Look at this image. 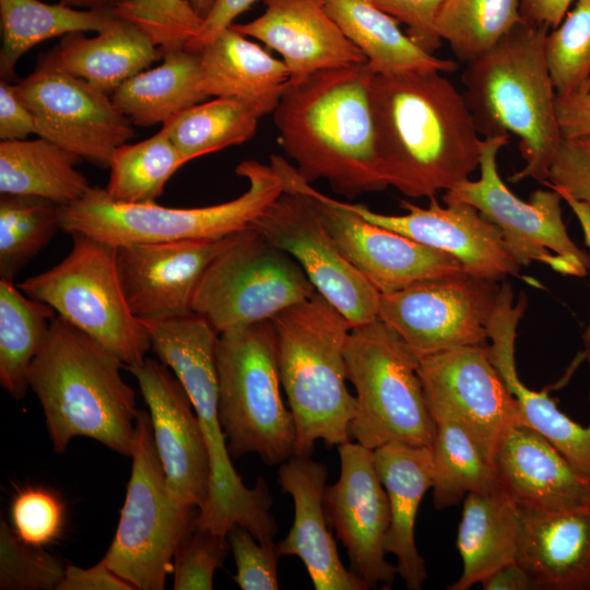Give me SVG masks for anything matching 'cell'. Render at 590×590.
Wrapping results in <instances>:
<instances>
[{"label":"cell","mask_w":590,"mask_h":590,"mask_svg":"<svg viewBox=\"0 0 590 590\" xmlns=\"http://www.w3.org/2000/svg\"><path fill=\"white\" fill-rule=\"evenodd\" d=\"M481 586L484 590H534L530 576L517 560L494 571Z\"/></svg>","instance_id":"cell-55"},{"label":"cell","mask_w":590,"mask_h":590,"mask_svg":"<svg viewBox=\"0 0 590 590\" xmlns=\"http://www.w3.org/2000/svg\"><path fill=\"white\" fill-rule=\"evenodd\" d=\"M126 0H59V2L67 5L84 9V10H99L111 11Z\"/></svg>","instance_id":"cell-57"},{"label":"cell","mask_w":590,"mask_h":590,"mask_svg":"<svg viewBox=\"0 0 590 590\" xmlns=\"http://www.w3.org/2000/svg\"><path fill=\"white\" fill-rule=\"evenodd\" d=\"M235 172L247 180V190L227 202L200 208L120 203L104 188L91 187L80 200L60 206V227L70 235L81 233L116 247L221 239L251 226L284 190L271 165L247 160Z\"/></svg>","instance_id":"cell-7"},{"label":"cell","mask_w":590,"mask_h":590,"mask_svg":"<svg viewBox=\"0 0 590 590\" xmlns=\"http://www.w3.org/2000/svg\"><path fill=\"white\" fill-rule=\"evenodd\" d=\"M60 228V205L31 196L1 194L0 280L13 282Z\"/></svg>","instance_id":"cell-41"},{"label":"cell","mask_w":590,"mask_h":590,"mask_svg":"<svg viewBox=\"0 0 590 590\" xmlns=\"http://www.w3.org/2000/svg\"><path fill=\"white\" fill-rule=\"evenodd\" d=\"M200 82V55L185 48L164 54L160 66L123 82L111 99L133 126L163 125L182 110L208 101Z\"/></svg>","instance_id":"cell-33"},{"label":"cell","mask_w":590,"mask_h":590,"mask_svg":"<svg viewBox=\"0 0 590 590\" xmlns=\"http://www.w3.org/2000/svg\"><path fill=\"white\" fill-rule=\"evenodd\" d=\"M231 551L227 535L198 527L179 541L173 557L175 590H211L214 574Z\"/></svg>","instance_id":"cell-45"},{"label":"cell","mask_w":590,"mask_h":590,"mask_svg":"<svg viewBox=\"0 0 590 590\" xmlns=\"http://www.w3.org/2000/svg\"><path fill=\"white\" fill-rule=\"evenodd\" d=\"M283 186L280 197L251 226L302 267L316 291L352 328L377 319L381 294L345 258L316 201L295 187Z\"/></svg>","instance_id":"cell-15"},{"label":"cell","mask_w":590,"mask_h":590,"mask_svg":"<svg viewBox=\"0 0 590 590\" xmlns=\"http://www.w3.org/2000/svg\"><path fill=\"white\" fill-rule=\"evenodd\" d=\"M522 21L520 0H444L435 30L468 63L491 50Z\"/></svg>","instance_id":"cell-40"},{"label":"cell","mask_w":590,"mask_h":590,"mask_svg":"<svg viewBox=\"0 0 590 590\" xmlns=\"http://www.w3.org/2000/svg\"><path fill=\"white\" fill-rule=\"evenodd\" d=\"M544 185L590 203V134L563 138Z\"/></svg>","instance_id":"cell-48"},{"label":"cell","mask_w":590,"mask_h":590,"mask_svg":"<svg viewBox=\"0 0 590 590\" xmlns=\"http://www.w3.org/2000/svg\"><path fill=\"white\" fill-rule=\"evenodd\" d=\"M38 134V123L33 111L17 96L14 83H0V139L25 140Z\"/></svg>","instance_id":"cell-50"},{"label":"cell","mask_w":590,"mask_h":590,"mask_svg":"<svg viewBox=\"0 0 590 590\" xmlns=\"http://www.w3.org/2000/svg\"><path fill=\"white\" fill-rule=\"evenodd\" d=\"M371 108L381 175L410 198L470 179L483 139L464 96L438 71L375 74Z\"/></svg>","instance_id":"cell-1"},{"label":"cell","mask_w":590,"mask_h":590,"mask_svg":"<svg viewBox=\"0 0 590 590\" xmlns=\"http://www.w3.org/2000/svg\"><path fill=\"white\" fill-rule=\"evenodd\" d=\"M344 358L355 389L350 437L371 450L389 442L432 445L436 424L418 374V357L379 318L351 329Z\"/></svg>","instance_id":"cell-9"},{"label":"cell","mask_w":590,"mask_h":590,"mask_svg":"<svg viewBox=\"0 0 590 590\" xmlns=\"http://www.w3.org/2000/svg\"><path fill=\"white\" fill-rule=\"evenodd\" d=\"M235 234L212 240L118 246L117 268L131 312L139 320L194 312L193 297L205 270Z\"/></svg>","instance_id":"cell-22"},{"label":"cell","mask_w":590,"mask_h":590,"mask_svg":"<svg viewBox=\"0 0 590 590\" xmlns=\"http://www.w3.org/2000/svg\"><path fill=\"white\" fill-rule=\"evenodd\" d=\"M548 28L518 23L491 50L467 63L462 93L479 133L519 139L524 166L510 177L544 184L563 137L544 42Z\"/></svg>","instance_id":"cell-4"},{"label":"cell","mask_w":590,"mask_h":590,"mask_svg":"<svg viewBox=\"0 0 590 590\" xmlns=\"http://www.w3.org/2000/svg\"><path fill=\"white\" fill-rule=\"evenodd\" d=\"M518 534L519 507L504 488L469 493L456 542L462 573L447 589L468 590L517 560Z\"/></svg>","instance_id":"cell-30"},{"label":"cell","mask_w":590,"mask_h":590,"mask_svg":"<svg viewBox=\"0 0 590 590\" xmlns=\"http://www.w3.org/2000/svg\"><path fill=\"white\" fill-rule=\"evenodd\" d=\"M76 154L43 138L0 142V193L31 196L60 206L83 198L91 186Z\"/></svg>","instance_id":"cell-34"},{"label":"cell","mask_w":590,"mask_h":590,"mask_svg":"<svg viewBox=\"0 0 590 590\" xmlns=\"http://www.w3.org/2000/svg\"><path fill=\"white\" fill-rule=\"evenodd\" d=\"M113 13L134 25L163 55L187 48L203 23L189 0H126Z\"/></svg>","instance_id":"cell-43"},{"label":"cell","mask_w":590,"mask_h":590,"mask_svg":"<svg viewBox=\"0 0 590 590\" xmlns=\"http://www.w3.org/2000/svg\"><path fill=\"white\" fill-rule=\"evenodd\" d=\"M556 117L563 138L590 134V81L555 98Z\"/></svg>","instance_id":"cell-51"},{"label":"cell","mask_w":590,"mask_h":590,"mask_svg":"<svg viewBox=\"0 0 590 590\" xmlns=\"http://www.w3.org/2000/svg\"><path fill=\"white\" fill-rule=\"evenodd\" d=\"M14 87L37 119L38 138L96 166L108 168L115 150L134 134L110 95L63 70L50 51Z\"/></svg>","instance_id":"cell-14"},{"label":"cell","mask_w":590,"mask_h":590,"mask_svg":"<svg viewBox=\"0 0 590 590\" xmlns=\"http://www.w3.org/2000/svg\"><path fill=\"white\" fill-rule=\"evenodd\" d=\"M508 142V135L484 138L480 178L464 180L446 191L444 202H465L476 208L499 228L521 266L540 262L564 275H586L590 256L569 237L558 192L538 189L523 201L504 184L497 156Z\"/></svg>","instance_id":"cell-13"},{"label":"cell","mask_w":590,"mask_h":590,"mask_svg":"<svg viewBox=\"0 0 590 590\" xmlns=\"http://www.w3.org/2000/svg\"><path fill=\"white\" fill-rule=\"evenodd\" d=\"M116 20L111 11L84 10L39 0H0V75L12 81L17 61L34 46L76 32L99 33Z\"/></svg>","instance_id":"cell-35"},{"label":"cell","mask_w":590,"mask_h":590,"mask_svg":"<svg viewBox=\"0 0 590 590\" xmlns=\"http://www.w3.org/2000/svg\"><path fill=\"white\" fill-rule=\"evenodd\" d=\"M518 507L517 562L534 590H590V504L564 511Z\"/></svg>","instance_id":"cell-27"},{"label":"cell","mask_w":590,"mask_h":590,"mask_svg":"<svg viewBox=\"0 0 590 590\" xmlns=\"http://www.w3.org/2000/svg\"><path fill=\"white\" fill-rule=\"evenodd\" d=\"M126 368L137 379L149 408L155 447L170 493L178 502L201 510L210 489V456L186 389L161 361L145 358Z\"/></svg>","instance_id":"cell-20"},{"label":"cell","mask_w":590,"mask_h":590,"mask_svg":"<svg viewBox=\"0 0 590 590\" xmlns=\"http://www.w3.org/2000/svg\"><path fill=\"white\" fill-rule=\"evenodd\" d=\"M575 0H520L523 21L548 30L560 24Z\"/></svg>","instance_id":"cell-54"},{"label":"cell","mask_w":590,"mask_h":590,"mask_svg":"<svg viewBox=\"0 0 590 590\" xmlns=\"http://www.w3.org/2000/svg\"><path fill=\"white\" fill-rule=\"evenodd\" d=\"M338 450L340 476L326 486L323 496L327 522L347 552L349 569L367 589H390L397 574L385 550L390 506L374 450L350 440Z\"/></svg>","instance_id":"cell-19"},{"label":"cell","mask_w":590,"mask_h":590,"mask_svg":"<svg viewBox=\"0 0 590 590\" xmlns=\"http://www.w3.org/2000/svg\"><path fill=\"white\" fill-rule=\"evenodd\" d=\"M374 462L390 506L386 553L396 557L397 574L406 588L421 590L428 574L415 545L414 527L420 504L433 486L432 448L389 442L374 450Z\"/></svg>","instance_id":"cell-28"},{"label":"cell","mask_w":590,"mask_h":590,"mask_svg":"<svg viewBox=\"0 0 590 590\" xmlns=\"http://www.w3.org/2000/svg\"><path fill=\"white\" fill-rule=\"evenodd\" d=\"M259 0H215L212 9L203 19L198 35L187 49L198 51L203 45L229 27L234 21Z\"/></svg>","instance_id":"cell-53"},{"label":"cell","mask_w":590,"mask_h":590,"mask_svg":"<svg viewBox=\"0 0 590 590\" xmlns=\"http://www.w3.org/2000/svg\"><path fill=\"white\" fill-rule=\"evenodd\" d=\"M436 435L432 445L433 503L436 509L459 505L469 493L498 486L493 465L464 427L445 414L432 415Z\"/></svg>","instance_id":"cell-37"},{"label":"cell","mask_w":590,"mask_h":590,"mask_svg":"<svg viewBox=\"0 0 590 590\" xmlns=\"http://www.w3.org/2000/svg\"><path fill=\"white\" fill-rule=\"evenodd\" d=\"M197 12L204 19L212 9L215 0H189Z\"/></svg>","instance_id":"cell-58"},{"label":"cell","mask_w":590,"mask_h":590,"mask_svg":"<svg viewBox=\"0 0 590 590\" xmlns=\"http://www.w3.org/2000/svg\"><path fill=\"white\" fill-rule=\"evenodd\" d=\"M346 205L370 223L400 233L422 245L447 253L467 274L494 281L518 276L521 264L509 250L499 228L465 202L445 203L435 197L427 208L401 200L402 215L375 212L364 204Z\"/></svg>","instance_id":"cell-21"},{"label":"cell","mask_w":590,"mask_h":590,"mask_svg":"<svg viewBox=\"0 0 590 590\" xmlns=\"http://www.w3.org/2000/svg\"><path fill=\"white\" fill-rule=\"evenodd\" d=\"M186 163L172 140L160 130L141 142L125 143L115 150L104 189L116 202H156L168 179Z\"/></svg>","instance_id":"cell-39"},{"label":"cell","mask_w":590,"mask_h":590,"mask_svg":"<svg viewBox=\"0 0 590 590\" xmlns=\"http://www.w3.org/2000/svg\"><path fill=\"white\" fill-rule=\"evenodd\" d=\"M270 165L283 184L302 190L316 201L326 228L345 258L381 295L422 282L467 274L449 255L370 223L345 202L319 192L282 156L272 155Z\"/></svg>","instance_id":"cell-16"},{"label":"cell","mask_w":590,"mask_h":590,"mask_svg":"<svg viewBox=\"0 0 590 590\" xmlns=\"http://www.w3.org/2000/svg\"><path fill=\"white\" fill-rule=\"evenodd\" d=\"M418 374L430 414H445L460 423L492 465L508 429L527 425L491 361L487 344L420 357Z\"/></svg>","instance_id":"cell-18"},{"label":"cell","mask_w":590,"mask_h":590,"mask_svg":"<svg viewBox=\"0 0 590 590\" xmlns=\"http://www.w3.org/2000/svg\"><path fill=\"white\" fill-rule=\"evenodd\" d=\"M271 322L280 380L296 428L295 455L310 456L319 439L328 446L349 441L356 406L346 387L350 322L318 292Z\"/></svg>","instance_id":"cell-6"},{"label":"cell","mask_w":590,"mask_h":590,"mask_svg":"<svg viewBox=\"0 0 590 590\" xmlns=\"http://www.w3.org/2000/svg\"><path fill=\"white\" fill-rule=\"evenodd\" d=\"M327 477V467L310 456L294 455L280 465L278 481L293 498L294 521L278 553L297 556L316 590H367L342 564L330 533L323 506Z\"/></svg>","instance_id":"cell-25"},{"label":"cell","mask_w":590,"mask_h":590,"mask_svg":"<svg viewBox=\"0 0 590 590\" xmlns=\"http://www.w3.org/2000/svg\"><path fill=\"white\" fill-rule=\"evenodd\" d=\"M237 573L234 580L243 590H278L276 545L262 544L245 527L236 523L227 532Z\"/></svg>","instance_id":"cell-47"},{"label":"cell","mask_w":590,"mask_h":590,"mask_svg":"<svg viewBox=\"0 0 590 590\" xmlns=\"http://www.w3.org/2000/svg\"><path fill=\"white\" fill-rule=\"evenodd\" d=\"M200 88L208 97L241 101L261 116L273 113L290 84L282 59L227 27L199 50Z\"/></svg>","instance_id":"cell-29"},{"label":"cell","mask_w":590,"mask_h":590,"mask_svg":"<svg viewBox=\"0 0 590 590\" xmlns=\"http://www.w3.org/2000/svg\"><path fill=\"white\" fill-rule=\"evenodd\" d=\"M502 284L470 274L422 282L380 295L378 318L420 358L485 345Z\"/></svg>","instance_id":"cell-17"},{"label":"cell","mask_w":590,"mask_h":590,"mask_svg":"<svg viewBox=\"0 0 590 590\" xmlns=\"http://www.w3.org/2000/svg\"><path fill=\"white\" fill-rule=\"evenodd\" d=\"M544 55L557 96L590 81V0H576L560 24L548 31Z\"/></svg>","instance_id":"cell-42"},{"label":"cell","mask_w":590,"mask_h":590,"mask_svg":"<svg viewBox=\"0 0 590 590\" xmlns=\"http://www.w3.org/2000/svg\"><path fill=\"white\" fill-rule=\"evenodd\" d=\"M64 511V504L57 493L28 486L20 489L12 500V529L25 543L43 546L62 532Z\"/></svg>","instance_id":"cell-46"},{"label":"cell","mask_w":590,"mask_h":590,"mask_svg":"<svg viewBox=\"0 0 590 590\" xmlns=\"http://www.w3.org/2000/svg\"><path fill=\"white\" fill-rule=\"evenodd\" d=\"M327 12L342 33L365 56L380 75L406 72H451L457 62L440 59L415 44L398 21L369 0H322Z\"/></svg>","instance_id":"cell-32"},{"label":"cell","mask_w":590,"mask_h":590,"mask_svg":"<svg viewBox=\"0 0 590 590\" xmlns=\"http://www.w3.org/2000/svg\"><path fill=\"white\" fill-rule=\"evenodd\" d=\"M66 567L42 546L22 541L2 518L0 522V589H57Z\"/></svg>","instance_id":"cell-44"},{"label":"cell","mask_w":590,"mask_h":590,"mask_svg":"<svg viewBox=\"0 0 590 590\" xmlns=\"http://www.w3.org/2000/svg\"><path fill=\"white\" fill-rule=\"evenodd\" d=\"M316 292L302 267L287 252L249 226L237 232L208 267L192 308L222 334L271 320Z\"/></svg>","instance_id":"cell-12"},{"label":"cell","mask_w":590,"mask_h":590,"mask_svg":"<svg viewBox=\"0 0 590 590\" xmlns=\"http://www.w3.org/2000/svg\"><path fill=\"white\" fill-rule=\"evenodd\" d=\"M219 416L229 456L268 465L295 455L296 428L281 396L275 332L263 320L219 335Z\"/></svg>","instance_id":"cell-8"},{"label":"cell","mask_w":590,"mask_h":590,"mask_svg":"<svg viewBox=\"0 0 590 590\" xmlns=\"http://www.w3.org/2000/svg\"><path fill=\"white\" fill-rule=\"evenodd\" d=\"M72 248L58 264L27 278L19 288L48 304L123 365L140 364L151 349L149 333L131 312L117 268V247L73 233Z\"/></svg>","instance_id":"cell-10"},{"label":"cell","mask_w":590,"mask_h":590,"mask_svg":"<svg viewBox=\"0 0 590 590\" xmlns=\"http://www.w3.org/2000/svg\"><path fill=\"white\" fill-rule=\"evenodd\" d=\"M50 52L63 70L110 96L123 82L163 58L148 36L119 17L95 36L83 32L63 36Z\"/></svg>","instance_id":"cell-31"},{"label":"cell","mask_w":590,"mask_h":590,"mask_svg":"<svg viewBox=\"0 0 590 590\" xmlns=\"http://www.w3.org/2000/svg\"><path fill=\"white\" fill-rule=\"evenodd\" d=\"M151 349L186 389L199 418L211 465L208 499L196 524L227 535L236 523L262 544H274L276 522L270 512L268 483L258 477L248 488L233 467L219 416V382L215 350L219 333L201 315L141 320Z\"/></svg>","instance_id":"cell-5"},{"label":"cell","mask_w":590,"mask_h":590,"mask_svg":"<svg viewBox=\"0 0 590 590\" xmlns=\"http://www.w3.org/2000/svg\"><path fill=\"white\" fill-rule=\"evenodd\" d=\"M56 311L0 280V384L14 399L25 396L28 370Z\"/></svg>","instance_id":"cell-36"},{"label":"cell","mask_w":590,"mask_h":590,"mask_svg":"<svg viewBox=\"0 0 590 590\" xmlns=\"http://www.w3.org/2000/svg\"><path fill=\"white\" fill-rule=\"evenodd\" d=\"M132 469L115 538L102 558L137 590H163L175 550L200 509L170 493L150 414L138 411Z\"/></svg>","instance_id":"cell-11"},{"label":"cell","mask_w":590,"mask_h":590,"mask_svg":"<svg viewBox=\"0 0 590 590\" xmlns=\"http://www.w3.org/2000/svg\"><path fill=\"white\" fill-rule=\"evenodd\" d=\"M125 365L94 339L57 316L28 370V385L46 420L54 450L75 437L131 457L138 415Z\"/></svg>","instance_id":"cell-3"},{"label":"cell","mask_w":590,"mask_h":590,"mask_svg":"<svg viewBox=\"0 0 590 590\" xmlns=\"http://www.w3.org/2000/svg\"><path fill=\"white\" fill-rule=\"evenodd\" d=\"M527 306L523 294L515 302L509 283L499 296L487 327L491 361L516 398L528 426L550 440L576 468L590 475V424L581 426L559 410L547 392L530 389L519 377L515 343Z\"/></svg>","instance_id":"cell-26"},{"label":"cell","mask_w":590,"mask_h":590,"mask_svg":"<svg viewBox=\"0 0 590 590\" xmlns=\"http://www.w3.org/2000/svg\"><path fill=\"white\" fill-rule=\"evenodd\" d=\"M57 590H134L101 559L90 568L69 565Z\"/></svg>","instance_id":"cell-52"},{"label":"cell","mask_w":590,"mask_h":590,"mask_svg":"<svg viewBox=\"0 0 590 590\" xmlns=\"http://www.w3.org/2000/svg\"><path fill=\"white\" fill-rule=\"evenodd\" d=\"M556 192H558L562 199L566 201V203L570 206L576 217L578 219L581 229L583 232L585 241L590 249V203L576 200L569 194L562 191ZM582 339L585 346L587 347L585 352V358L590 363V323L586 328Z\"/></svg>","instance_id":"cell-56"},{"label":"cell","mask_w":590,"mask_h":590,"mask_svg":"<svg viewBox=\"0 0 590 590\" xmlns=\"http://www.w3.org/2000/svg\"><path fill=\"white\" fill-rule=\"evenodd\" d=\"M406 27V35L433 54L441 45L435 22L444 0H369Z\"/></svg>","instance_id":"cell-49"},{"label":"cell","mask_w":590,"mask_h":590,"mask_svg":"<svg viewBox=\"0 0 590 590\" xmlns=\"http://www.w3.org/2000/svg\"><path fill=\"white\" fill-rule=\"evenodd\" d=\"M264 11L231 27L282 57L290 84L314 73L367 62L329 15L322 0H262Z\"/></svg>","instance_id":"cell-23"},{"label":"cell","mask_w":590,"mask_h":590,"mask_svg":"<svg viewBox=\"0 0 590 590\" xmlns=\"http://www.w3.org/2000/svg\"><path fill=\"white\" fill-rule=\"evenodd\" d=\"M493 468L498 485L518 505L564 511L590 504V475L528 425L508 429L497 448Z\"/></svg>","instance_id":"cell-24"},{"label":"cell","mask_w":590,"mask_h":590,"mask_svg":"<svg viewBox=\"0 0 590 590\" xmlns=\"http://www.w3.org/2000/svg\"><path fill=\"white\" fill-rule=\"evenodd\" d=\"M367 62L324 70L288 84L273 120L279 143L307 182L326 180L349 199L382 191Z\"/></svg>","instance_id":"cell-2"},{"label":"cell","mask_w":590,"mask_h":590,"mask_svg":"<svg viewBox=\"0 0 590 590\" xmlns=\"http://www.w3.org/2000/svg\"><path fill=\"white\" fill-rule=\"evenodd\" d=\"M262 116L250 105L226 97L204 101L162 125L187 162L250 140Z\"/></svg>","instance_id":"cell-38"}]
</instances>
